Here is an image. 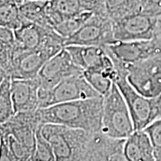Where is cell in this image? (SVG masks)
<instances>
[{
    "label": "cell",
    "mask_w": 161,
    "mask_h": 161,
    "mask_svg": "<svg viewBox=\"0 0 161 161\" xmlns=\"http://www.w3.org/2000/svg\"><path fill=\"white\" fill-rule=\"evenodd\" d=\"M47 4L48 0H26L19 3L22 17L27 21L46 28H52L48 23Z\"/></svg>",
    "instance_id": "18"
},
{
    "label": "cell",
    "mask_w": 161,
    "mask_h": 161,
    "mask_svg": "<svg viewBox=\"0 0 161 161\" xmlns=\"http://www.w3.org/2000/svg\"><path fill=\"white\" fill-rule=\"evenodd\" d=\"M104 97L72 101L40 108L43 124H56L90 133L102 131Z\"/></svg>",
    "instance_id": "1"
},
{
    "label": "cell",
    "mask_w": 161,
    "mask_h": 161,
    "mask_svg": "<svg viewBox=\"0 0 161 161\" xmlns=\"http://www.w3.org/2000/svg\"><path fill=\"white\" fill-rule=\"evenodd\" d=\"M30 161H31V160H30Z\"/></svg>",
    "instance_id": "32"
},
{
    "label": "cell",
    "mask_w": 161,
    "mask_h": 161,
    "mask_svg": "<svg viewBox=\"0 0 161 161\" xmlns=\"http://www.w3.org/2000/svg\"><path fill=\"white\" fill-rule=\"evenodd\" d=\"M58 53L49 48L30 51H17L14 48L11 75L12 79H32L37 76L47 60Z\"/></svg>",
    "instance_id": "12"
},
{
    "label": "cell",
    "mask_w": 161,
    "mask_h": 161,
    "mask_svg": "<svg viewBox=\"0 0 161 161\" xmlns=\"http://www.w3.org/2000/svg\"><path fill=\"white\" fill-rule=\"evenodd\" d=\"M55 30L24 20L23 25L14 30L17 51H30L45 46Z\"/></svg>",
    "instance_id": "16"
},
{
    "label": "cell",
    "mask_w": 161,
    "mask_h": 161,
    "mask_svg": "<svg viewBox=\"0 0 161 161\" xmlns=\"http://www.w3.org/2000/svg\"><path fill=\"white\" fill-rule=\"evenodd\" d=\"M107 14L112 22L142 11L141 0H105Z\"/></svg>",
    "instance_id": "20"
},
{
    "label": "cell",
    "mask_w": 161,
    "mask_h": 161,
    "mask_svg": "<svg viewBox=\"0 0 161 161\" xmlns=\"http://www.w3.org/2000/svg\"><path fill=\"white\" fill-rule=\"evenodd\" d=\"M127 80L138 92L155 98L161 94V53L125 68Z\"/></svg>",
    "instance_id": "6"
},
{
    "label": "cell",
    "mask_w": 161,
    "mask_h": 161,
    "mask_svg": "<svg viewBox=\"0 0 161 161\" xmlns=\"http://www.w3.org/2000/svg\"><path fill=\"white\" fill-rule=\"evenodd\" d=\"M152 140L154 161H161V119H158L145 129Z\"/></svg>",
    "instance_id": "25"
},
{
    "label": "cell",
    "mask_w": 161,
    "mask_h": 161,
    "mask_svg": "<svg viewBox=\"0 0 161 161\" xmlns=\"http://www.w3.org/2000/svg\"><path fill=\"white\" fill-rule=\"evenodd\" d=\"M157 109H158V119H161V94L158 97L155 98Z\"/></svg>",
    "instance_id": "29"
},
{
    "label": "cell",
    "mask_w": 161,
    "mask_h": 161,
    "mask_svg": "<svg viewBox=\"0 0 161 161\" xmlns=\"http://www.w3.org/2000/svg\"><path fill=\"white\" fill-rule=\"evenodd\" d=\"M12 78H0V123H3L15 114L11 95Z\"/></svg>",
    "instance_id": "22"
},
{
    "label": "cell",
    "mask_w": 161,
    "mask_h": 161,
    "mask_svg": "<svg viewBox=\"0 0 161 161\" xmlns=\"http://www.w3.org/2000/svg\"><path fill=\"white\" fill-rule=\"evenodd\" d=\"M82 11H90L96 14H107L105 0H80Z\"/></svg>",
    "instance_id": "26"
},
{
    "label": "cell",
    "mask_w": 161,
    "mask_h": 161,
    "mask_svg": "<svg viewBox=\"0 0 161 161\" xmlns=\"http://www.w3.org/2000/svg\"><path fill=\"white\" fill-rule=\"evenodd\" d=\"M42 124L40 109L17 113L8 121L1 123L0 134L12 136L34 154L37 130Z\"/></svg>",
    "instance_id": "10"
},
{
    "label": "cell",
    "mask_w": 161,
    "mask_h": 161,
    "mask_svg": "<svg viewBox=\"0 0 161 161\" xmlns=\"http://www.w3.org/2000/svg\"><path fill=\"white\" fill-rule=\"evenodd\" d=\"M78 67L83 70L96 69L118 75L114 61L102 46L71 45L64 46Z\"/></svg>",
    "instance_id": "13"
},
{
    "label": "cell",
    "mask_w": 161,
    "mask_h": 161,
    "mask_svg": "<svg viewBox=\"0 0 161 161\" xmlns=\"http://www.w3.org/2000/svg\"><path fill=\"white\" fill-rule=\"evenodd\" d=\"M115 41L111 19L108 15L94 14L75 33L65 39L64 46L80 45L104 48Z\"/></svg>",
    "instance_id": "9"
},
{
    "label": "cell",
    "mask_w": 161,
    "mask_h": 161,
    "mask_svg": "<svg viewBox=\"0 0 161 161\" xmlns=\"http://www.w3.org/2000/svg\"><path fill=\"white\" fill-rule=\"evenodd\" d=\"M103 97L102 132L111 138H128L135 130L125 100L115 82Z\"/></svg>",
    "instance_id": "3"
},
{
    "label": "cell",
    "mask_w": 161,
    "mask_h": 161,
    "mask_svg": "<svg viewBox=\"0 0 161 161\" xmlns=\"http://www.w3.org/2000/svg\"><path fill=\"white\" fill-rule=\"evenodd\" d=\"M41 131L51 143L56 161H78L92 133L56 124H43Z\"/></svg>",
    "instance_id": "2"
},
{
    "label": "cell",
    "mask_w": 161,
    "mask_h": 161,
    "mask_svg": "<svg viewBox=\"0 0 161 161\" xmlns=\"http://www.w3.org/2000/svg\"><path fill=\"white\" fill-rule=\"evenodd\" d=\"M42 125L37 130L35 148L31 161H56L55 154L51 143L42 134Z\"/></svg>",
    "instance_id": "24"
},
{
    "label": "cell",
    "mask_w": 161,
    "mask_h": 161,
    "mask_svg": "<svg viewBox=\"0 0 161 161\" xmlns=\"http://www.w3.org/2000/svg\"><path fill=\"white\" fill-rule=\"evenodd\" d=\"M123 153L127 161H154L152 140L145 130H134L125 139Z\"/></svg>",
    "instance_id": "17"
},
{
    "label": "cell",
    "mask_w": 161,
    "mask_h": 161,
    "mask_svg": "<svg viewBox=\"0 0 161 161\" xmlns=\"http://www.w3.org/2000/svg\"><path fill=\"white\" fill-rule=\"evenodd\" d=\"M39 90L37 78L12 79L11 95L15 114L39 110Z\"/></svg>",
    "instance_id": "15"
},
{
    "label": "cell",
    "mask_w": 161,
    "mask_h": 161,
    "mask_svg": "<svg viewBox=\"0 0 161 161\" xmlns=\"http://www.w3.org/2000/svg\"><path fill=\"white\" fill-rule=\"evenodd\" d=\"M158 16L140 11L112 22L116 41L153 39L155 36Z\"/></svg>",
    "instance_id": "8"
},
{
    "label": "cell",
    "mask_w": 161,
    "mask_h": 161,
    "mask_svg": "<svg viewBox=\"0 0 161 161\" xmlns=\"http://www.w3.org/2000/svg\"><path fill=\"white\" fill-rule=\"evenodd\" d=\"M125 140L109 137L102 131L92 133L78 161H127L123 153Z\"/></svg>",
    "instance_id": "14"
},
{
    "label": "cell",
    "mask_w": 161,
    "mask_h": 161,
    "mask_svg": "<svg viewBox=\"0 0 161 161\" xmlns=\"http://www.w3.org/2000/svg\"><path fill=\"white\" fill-rule=\"evenodd\" d=\"M18 3H21V2H23V1H26V0H17Z\"/></svg>",
    "instance_id": "30"
},
{
    "label": "cell",
    "mask_w": 161,
    "mask_h": 161,
    "mask_svg": "<svg viewBox=\"0 0 161 161\" xmlns=\"http://www.w3.org/2000/svg\"><path fill=\"white\" fill-rule=\"evenodd\" d=\"M0 143H1V160L0 161H16L5 141L0 140Z\"/></svg>",
    "instance_id": "27"
},
{
    "label": "cell",
    "mask_w": 161,
    "mask_h": 161,
    "mask_svg": "<svg viewBox=\"0 0 161 161\" xmlns=\"http://www.w3.org/2000/svg\"><path fill=\"white\" fill-rule=\"evenodd\" d=\"M104 49L114 61L117 72L123 73L126 66L160 54L161 41L155 37L151 40L115 41Z\"/></svg>",
    "instance_id": "4"
},
{
    "label": "cell",
    "mask_w": 161,
    "mask_h": 161,
    "mask_svg": "<svg viewBox=\"0 0 161 161\" xmlns=\"http://www.w3.org/2000/svg\"><path fill=\"white\" fill-rule=\"evenodd\" d=\"M84 70L74 63L65 47L52 57L40 69L37 76L40 89L49 90L61 80L82 73Z\"/></svg>",
    "instance_id": "11"
},
{
    "label": "cell",
    "mask_w": 161,
    "mask_h": 161,
    "mask_svg": "<svg viewBox=\"0 0 161 161\" xmlns=\"http://www.w3.org/2000/svg\"><path fill=\"white\" fill-rule=\"evenodd\" d=\"M154 37L161 41V16L158 17V24H157V29H156V33Z\"/></svg>",
    "instance_id": "28"
},
{
    "label": "cell",
    "mask_w": 161,
    "mask_h": 161,
    "mask_svg": "<svg viewBox=\"0 0 161 161\" xmlns=\"http://www.w3.org/2000/svg\"><path fill=\"white\" fill-rule=\"evenodd\" d=\"M84 78L100 96H104L111 89L118 75L101 70L87 69L83 72Z\"/></svg>",
    "instance_id": "21"
},
{
    "label": "cell",
    "mask_w": 161,
    "mask_h": 161,
    "mask_svg": "<svg viewBox=\"0 0 161 161\" xmlns=\"http://www.w3.org/2000/svg\"><path fill=\"white\" fill-rule=\"evenodd\" d=\"M17 0H0V25L14 30L24 22Z\"/></svg>",
    "instance_id": "19"
},
{
    "label": "cell",
    "mask_w": 161,
    "mask_h": 161,
    "mask_svg": "<svg viewBox=\"0 0 161 161\" xmlns=\"http://www.w3.org/2000/svg\"><path fill=\"white\" fill-rule=\"evenodd\" d=\"M118 73L115 83L122 92L129 109L134 130H145L158 119L155 98L142 96L128 83L125 75Z\"/></svg>",
    "instance_id": "7"
},
{
    "label": "cell",
    "mask_w": 161,
    "mask_h": 161,
    "mask_svg": "<svg viewBox=\"0 0 161 161\" xmlns=\"http://www.w3.org/2000/svg\"><path fill=\"white\" fill-rule=\"evenodd\" d=\"M97 96H100L99 93L88 83L82 72L61 80L51 90L40 89V109L57 104Z\"/></svg>",
    "instance_id": "5"
},
{
    "label": "cell",
    "mask_w": 161,
    "mask_h": 161,
    "mask_svg": "<svg viewBox=\"0 0 161 161\" xmlns=\"http://www.w3.org/2000/svg\"><path fill=\"white\" fill-rule=\"evenodd\" d=\"M159 16H161V8L160 10V12H159Z\"/></svg>",
    "instance_id": "31"
},
{
    "label": "cell",
    "mask_w": 161,
    "mask_h": 161,
    "mask_svg": "<svg viewBox=\"0 0 161 161\" xmlns=\"http://www.w3.org/2000/svg\"><path fill=\"white\" fill-rule=\"evenodd\" d=\"M93 14H94L90 11H82L73 17L64 19L53 29L65 40L66 38L75 33Z\"/></svg>",
    "instance_id": "23"
}]
</instances>
